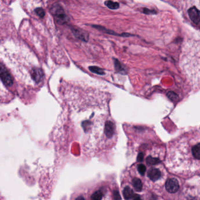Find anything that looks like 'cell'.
<instances>
[{
  "label": "cell",
  "instance_id": "cell-19",
  "mask_svg": "<svg viewBox=\"0 0 200 200\" xmlns=\"http://www.w3.org/2000/svg\"><path fill=\"white\" fill-rule=\"evenodd\" d=\"M143 160V154L142 153H140L138 154V161L140 162V161H142Z\"/></svg>",
  "mask_w": 200,
  "mask_h": 200
},
{
  "label": "cell",
  "instance_id": "cell-16",
  "mask_svg": "<svg viewBox=\"0 0 200 200\" xmlns=\"http://www.w3.org/2000/svg\"><path fill=\"white\" fill-rule=\"evenodd\" d=\"M138 169V172L142 175H145V172L146 171V168L145 166H144L143 164H139Z\"/></svg>",
  "mask_w": 200,
  "mask_h": 200
},
{
  "label": "cell",
  "instance_id": "cell-4",
  "mask_svg": "<svg viewBox=\"0 0 200 200\" xmlns=\"http://www.w3.org/2000/svg\"><path fill=\"white\" fill-rule=\"evenodd\" d=\"M166 188L170 193H175L179 189V181L175 179H170L166 181Z\"/></svg>",
  "mask_w": 200,
  "mask_h": 200
},
{
  "label": "cell",
  "instance_id": "cell-15",
  "mask_svg": "<svg viewBox=\"0 0 200 200\" xmlns=\"http://www.w3.org/2000/svg\"><path fill=\"white\" fill-rule=\"evenodd\" d=\"M160 160L157 158H153L152 157H149L147 158V162L150 164H156L160 162Z\"/></svg>",
  "mask_w": 200,
  "mask_h": 200
},
{
  "label": "cell",
  "instance_id": "cell-11",
  "mask_svg": "<svg viewBox=\"0 0 200 200\" xmlns=\"http://www.w3.org/2000/svg\"><path fill=\"white\" fill-rule=\"evenodd\" d=\"M104 4L106 6V7H108L109 8L111 9H116L119 7V4L117 2H114L111 0L106 1L104 2Z\"/></svg>",
  "mask_w": 200,
  "mask_h": 200
},
{
  "label": "cell",
  "instance_id": "cell-8",
  "mask_svg": "<svg viewBox=\"0 0 200 200\" xmlns=\"http://www.w3.org/2000/svg\"><path fill=\"white\" fill-rule=\"evenodd\" d=\"M72 32L74 35L78 39H80L84 41H87L88 40V34L83 30L77 28H74L72 29Z\"/></svg>",
  "mask_w": 200,
  "mask_h": 200
},
{
  "label": "cell",
  "instance_id": "cell-3",
  "mask_svg": "<svg viewBox=\"0 0 200 200\" xmlns=\"http://www.w3.org/2000/svg\"><path fill=\"white\" fill-rule=\"evenodd\" d=\"M0 76L2 82L8 86H11L13 84V78L7 69L1 65L0 69Z\"/></svg>",
  "mask_w": 200,
  "mask_h": 200
},
{
  "label": "cell",
  "instance_id": "cell-17",
  "mask_svg": "<svg viewBox=\"0 0 200 200\" xmlns=\"http://www.w3.org/2000/svg\"><path fill=\"white\" fill-rule=\"evenodd\" d=\"M115 65L116 69H117V70H118V71H119V72H123L124 70V69H123V67H122V65H121L120 63L117 59L115 60Z\"/></svg>",
  "mask_w": 200,
  "mask_h": 200
},
{
  "label": "cell",
  "instance_id": "cell-14",
  "mask_svg": "<svg viewBox=\"0 0 200 200\" xmlns=\"http://www.w3.org/2000/svg\"><path fill=\"white\" fill-rule=\"evenodd\" d=\"M35 12L36 13V14H37L41 18H43L44 16H45V11L42 8H36L35 9Z\"/></svg>",
  "mask_w": 200,
  "mask_h": 200
},
{
  "label": "cell",
  "instance_id": "cell-10",
  "mask_svg": "<svg viewBox=\"0 0 200 200\" xmlns=\"http://www.w3.org/2000/svg\"><path fill=\"white\" fill-rule=\"evenodd\" d=\"M123 195H124V198L127 200L134 198V196L133 191L129 187H125L123 190Z\"/></svg>",
  "mask_w": 200,
  "mask_h": 200
},
{
  "label": "cell",
  "instance_id": "cell-6",
  "mask_svg": "<svg viewBox=\"0 0 200 200\" xmlns=\"http://www.w3.org/2000/svg\"><path fill=\"white\" fill-rule=\"evenodd\" d=\"M31 75L32 79L36 83L41 82L43 77V73L41 69L35 68L31 70Z\"/></svg>",
  "mask_w": 200,
  "mask_h": 200
},
{
  "label": "cell",
  "instance_id": "cell-7",
  "mask_svg": "<svg viewBox=\"0 0 200 200\" xmlns=\"http://www.w3.org/2000/svg\"><path fill=\"white\" fill-rule=\"evenodd\" d=\"M147 176L152 181H156L161 178V172L157 168H152L149 170L147 173Z\"/></svg>",
  "mask_w": 200,
  "mask_h": 200
},
{
  "label": "cell",
  "instance_id": "cell-5",
  "mask_svg": "<svg viewBox=\"0 0 200 200\" xmlns=\"http://www.w3.org/2000/svg\"><path fill=\"white\" fill-rule=\"evenodd\" d=\"M189 17L191 21L194 24H198L200 22V11L196 7H194L190 8L188 11Z\"/></svg>",
  "mask_w": 200,
  "mask_h": 200
},
{
  "label": "cell",
  "instance_id": "cell-18",
  "mask_svg": "<svg viewBox=\"0 0 200 200\" xmlns=\"http://www.w3.org/2000/svg\"><path fill=\"white\" fill-rule=\"evenodd\" d=\"M143 12L145 14H156V11H152V10H150L149 9H146V8H145L144 10H143Z\"/></svg>",
  "mask_w": 200,
  "mask_h": 200
},
{
  "label": "cell",
  "instance_id": "cell-12",
  "mask_svg": "<svg viewBox=\"0 0 200 200\" xmlns=\"http://www.w3.org/2000/svg\"><path fill=\"white\" fill-rule=\"evenodd\" d=\"M104 197V194L102 190H98L96 192H95L92 195L91 198L92 200H102Z\"/></svg>",
  "mask_w": 200,
  "mask_h": 200
},
{
  "label": "cell",
  "instance_id": "cell-2",
  "mask_svg": "<svg viewBox=\"0 0 200 200\" xmlns=\"http://www.w3.org/2000/svg\"><path fill=\"white\" fill-rule=\"evenodd\" d=\"M51 13L55 17L56 22L60 24H65L68 21L64 9L58 4L53 5L51 8Z\"/></svg>",
  "mask_w": 200,
  "mask_h": 200
},
{
  "label": "cell",
  "instance_id": "cell-13",
  "mask_svg": "<svg viewBox=\"0 0 200 200\" xmlns=\"http://www.w3.org/2000/svg\"><path fill=\"white\" fill-rule=\"evenodd\" d=\"M90 70L95 74H96L98 75H103L104 74V70L99 67L97 66H90L89 68Z\"/></svg>",
  "mask_w": 200,
  "mask_h": 200
},
{
  "label": "cell",
  "instance_id": "cell-1",
  "mask_svg": "<svg viewBox=\"0 0 200 200\" xmlns=\"http://www.w3.org/2000/svg\"><path fill=\"white\" fill-rule=\"evenodd\" d=\"M174 149L175 150L171 151L168 157V163L172 170L181 172L190 170L192 168L195 170L200 167V140L190 145L187 141L183 143L180 141Z\"/></svg>",
  "mask_w": 200,
  "mask_h": 200
},
{
  "label": "cell",
  "instance_id": "cell-9",
  "mask_svg": "<svg viewBox=\"0 0 200 200\" xmlns=\"http://www.w3.org/2000/svg\"><path fill=\"white\" fill-rule=\"evenodd\" d=\"M133 186L136 191H141L143 188V184L141 180L138 178H134L132 181Z\"/></svg>",
  "mask_w": 200,
  "mask_h": 200
}]
</instances>
